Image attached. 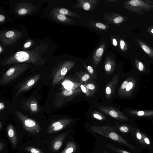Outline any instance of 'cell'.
I'll return each instance as SVG.
<instances>
[{
  "label": "cell",
  "mask_w": 153,
  "mask_h": 153,
  "mask_svg": "<svg viewBox=\"0 0 153 153\" xmlns=\"http://www.w3.org/2000/svg\"><path fill=\"white\" fill-rule=\"evenodd\" d=\"M53 9L58 13L64 15H67L72 17L79 18L81 16L76 13L72 12L67 9L61 7H56Z\"/></svg>",
  "instance_id": "obj_17"
},
{
  "label": "cell",
  "mask_w": 153,
  "mask_h": 153,
  "mask_svg": "<svg viewBox=\"0 0 153 153\" xmlns=\"http://www.w3.org/2000/svg\"><path fill=\"white\" fill-rule=\"evenodd\" d=\"M137 66L138 69L140 71H142L144 68V65L143 63L140 62H138Z\"/></svg>",
  "instance_id": "obj_33"
},
{
  "label": "cell",
  "mask_w": 153,
  "mask_h": 153,
  "mask_svg": "<svg viewBox=\"0 0 153 153\" xmlns=\"http://www.w3.org/2000/svg\"><path fill=\"white\" fill-rule=\"evenodd\" d=\"M8 137L12 145L16 146L18 143V136L16 133L11 124H9L7 127Z\"/></svg>",
  "instance_id": "obj_14"
},
{
  "label": "cell",
  "mask_w": 153,
  "mask_h": 153,
  "mask_svg": "<svg viewBox=\"0 0 153 153\" xmlns=\"http://www.w3.org/2000/svg\"><path fill=\"white\" fill-rule=\"evenodd\" d=\"M105 69L107 71H109L111 69V65L109 62H108L105 66Z\"/></svg>",
  "instance_id": "obj_37"
},
{
  "label": "cell",
  "mask_w": 153,
  "mask_h": 153,
  "mask_svg": "<svg viewBox=\"0 0 153 153\" xmlns=\"http://www.w3.org/2000/svg\"><path fill=\"white\" fill-rule=\"evenodd\" d=\"M3 49L1 45H0V53H1L3 52Z\"/></svg>",
  "instance_id": "obj_49"
},
{
  "label": "cell",
  "mask_w": 153,
  "mask_h": 153,
  "mask_svg": "<svg viewBox=\"0 0 153 153\" xmlns=\"http://www.w3.org/2000/svg\"><path fill=\"white\" fill-rule=\"evenodd\" d=\"M97 1L94 0H79L77 1V3L74 7L82 9L86 11L91 10L94 7V5H96L97 3Z\"/></svg>",
  "instance_id": "obj_13"
},
{
  "label": "cell",
  "mask_w": 153,
  "mask_h": 153,
  "mask_svg": "<svg viewBox=\"0 0 153 153\" xmlns=\"http://www.w3.org/2000/svg\"><path fill=\"white\" fill-rule=\"evenodd\" d=\"M107 146L110 149L118 153H131L124 150L118 148L110 144H108Z\"/></svg>",
  "instance_id": "obj_22"
},
{
  "label": "cell",
  "mask_w": 153,
  "mask_h": 153,
  "mask_svg": "<svg viewBox=\"0 0 153 153\" xmlns=\"http://www.w3.org/2000/svg\"><path fill=\"white\" fill-rule=\"evenodd\" d=\"M105 44L102 43L96 49L93 54V59L96 64L99 63L100 61L105 48Z\"/></svg>",
  "instance_id": "obj_16"
},
{
  "label": "cell",
  "mask_w": 153,
  "mask_h": 153,
  "mask_svg": "<svg viewBox=\"0 0 153 153\" xmlns=\"http://www.w3.org/2000/svg\"><path fill=\"white\" fill-rule=\"evenodd\" d=\"M29 67V65L26 63L13 65L4 73L0 79V85H4L9 83L25 71Z\"/></svg>",
  "instance_id": "obj_4"
},
{
  "label": "cell",
  "mask_w": 153,
  "mask_h": 153,
  "mask_svg": "<svg viewBox=\"0 0 153 153\" xmlns=\"http://www.w3.org/2000/svg\"><path fill=\"white\" fill-rule=\"evenodd\" d=\"M87 69L88 72L91 74H92L94 72L93 68L90 66H88L87 67Z\"/></svg>",
  "instance_id": "obj_41"
},
{
  "label": "cell",
  "mask_w": 153,
  "mask_h": 153,
  "mask_svg": "<svg viewBox=\"0 0 153 153\" xmlns=\"http://www.w3.org/2000/svg\"><path fill=\"white\" fill-rule=\"evenodd\" d=\"M119 0H107L106 1L107 2H116V1H117Z\"/></svg>",
  "instance_id": "obj_50"
},
{
  "label": "cell",
  "mask_w": 153,
  "mask_h": 153,
  "mask_svg": "<svg viewBox=\"0 0 153 153\" xmlns=\"http://www.w3.org/2000/svg\"><path fill=\"white\" fill-rule=\"evenodd\" d=\"M133 87V83L132 82H128L127 84L126 88V91H129L131 90Z\"/></svg>",
  "instance_id": "obj_34"
},
{
  "label": "cell",
  "mask_w": 153,
  "mask_h": 153,
  "mask_svg": "<svg viewBox=\"0 0 153 153\" xmlns=\"http://www.w3.org/2000/svg\"><path fill=\"white\" fill-rule=\"evenodd\" d=\"M73 93V91L71 89H66L63 91L62 92L63 95L68 96L71 95Z\"/></svg>",
  "instance_id": "obj_30"
},
{
  "label": "cell",
  "mask_w": 153,
  "mask_h": 153,
  "mask_svg": "<svg viewBox=\"0 0 153 153\" xmlns=\"http://www.w3.org/2000/svg\"><path fill=\"white\" fill-rule=\"evenodd\" d=\"M93 25H95V27L99 29L103 30H107V26L104 24L100 22H96L95 24H93Z\"/></svg>",
  "instance_id": "obj_26"
},
{
  "label": "cell",
  "mask_w": 153,
  "mask_h": 153,
  "mask_svg": "<svg viewBox=\"0 0 153 153\" xmlns=\"http://www.w3.org/2000/svg\"><path fill=\"white\" fill-rule=\"evenodd\" d=\"M5 16L1 14H0V23L3 22L5 20Z\"/></svg>",
  "instance_id": "obj_39"
},
{
  "label": "cell",
  "mask_w": 153,
  "mask_h": 153,
  "mask_svg": "<svg viewBox=\"0 0 153 153\" xmlns=\"http://www.w3.org/2000/svg\"><path fill=\"white\" fill-rule=\"evenodd\" d=\"M120 49L122 51H127V48L126 43L125 41L123 39H121L120 40Z\"/></svg>",
  "instance_id": "obj_28"
},
{
  "label": "cell",
  "mask_w": 153,
  "mask_h": 153,
  "mask_svg": "<svg viewBox=\"0 0 153 153\" xmlns=\"http://www.w3.org/2000/svg\"><path fill=\"white\" fill-rule=\"evenodd\" d=\"M109 115L112 117L116 118L118 116L117 113L114 110H111L109 112Z\"/></svg>",
  "instance_id": "obj_32"
},
{
  "label": "cell",
  "mask_w": 153,
  "mask_h": 153,
  "mask_svg": "<svg viewBox=\"0 0 153 153\" xmlns=\"http://www.w3.org/2000/svg\"><path fill=\"white\" fill-rule=\"evenodd\" d=\"M4 147V143L1 142L0 143V152H1L3 149Z\"/></svg>",
  "instance_id": "obj_44"
},
{
  "label": "cell",
  "mask_w": 153,
  "mask_h": 153,
  "mask_svg": "<svg viewBox=\"0 0 153 153\" xmlns=\"http://www.w3.org/2000/svg\"><path fill=\"white\" fill-rule=\"evenodd\" d=\"M146 146H150L151 145V143L150 140L148 137L143 133L140 131Z\"/></svg>",
  "instance_id": "obj_25"
},
{
  "label": "cell",
  "mask_w": 153,
  "mask_h": 153,
  "mask_svg": "<svg viewBox=\"0 0 153 153\" xmlns=\"http://www.w3.org/2000/svg\"><path fill=\"white\" fill-rule=\"evenodd\" d=\"M70 122V121L67 122L52 128L51 129L48 130V133L49 134L56 132L63 129L68 125Z\"/></svg>",
  "instance_id": "obj_20"
},
{
  "label": "cell",
  "mask_w": 153,
  "mask_h": 153,
  "mask_svg": "<svg viewBox=\"0 0 153 153\" xmlns=\"http://www.w3.org/2000/svg\"><path fill=\"white\" fill-rule=\"evenodd\" d=\"M82 90V91L86 93V90L85 88L82 85H81L80 86Z\"/></svg>",
  "instance_id": "obj_48"
},
{
  "label": "cell",
  "mask_w": 153,
  "mask_h": 153,
  "mask_svg": "<svg viewBox=\"0 0 153 153\" xmlns=\"http://www.w3.org/2000/svg\"><path fill=\"white\" fill-rule=\"evenodd\" d=\"M146 30L151 35L153 36V26H150L148 27L147 28Z\"/></svg>",
  "instance_id": "obj_35"
},
{
  "label": "cell",
  "mask_w": 153,
  "mask_h": 153,
  "mask_svg": "<svg viewBox=\"0 0 153 153\" xmlns=\"http://www.w3.org/2000/svg\"><path fill=\"white\" fill-rule=\"evenodd\" d=\"M128 81L127 80H125V81L121 85V88L122 89H124L125 88H126V86L127 85V84L128 83Z\"/></svg>",
  "instance_id": "obj_38"
},
{
  "label": "cell",
  "mask_w": 153,
  "mask_h": 153,
  "mask_svg": "<svg viewBox=\"0 0 153 153\" xmlns=\"http://www.w3.org/2000/svg\"><path fill=\"white\" fill-rule=\"evenodd\" d=\"M68 134V132H66L61 134L53 138L51 143V150L54 152L58 151L62 146L63 141Z\"/></svg>",
  "instance_id": "obj_11"
},
{
  "label": "cell",
  "mask_w": 153,
  "mask_h": 153,
  "mask_svg": "<svg viewBox=\"0 0 153 153\" xmlns=\"http://www.w3.org/2000/svg\"><path fill=\"white\" fill-rule=\"evenodd\" d=\"M119 130L124 133H128L130 131L129 128L127 126H121L118 128Z\"/></svg>",
  "instance_id": "obj_29"
},
{
  "label": "cell",
  "mask_w": 153,
  "mask_h": 153,
  "mask_svg": "<svg viewBox=\"0 0 153 153\" xmlns=\"http://www.w3.org/2000/svg\"><path fill=\"white\" fill-rule=\"evenodd\" d=\"M91 129L95 133L110 138L118 143L124 144L132 149H134L133 146L129 143L114 129L109 126H91Z\"/></svg>",
  "instance_id": "obj_3"
},
{
  "label": "cell",
  "mask_w": 153,
  "mask_h": 153,
  "mask_svg": "<svg viewBox=\"0 0 153 153\" xmlns=\"http://www.w3.org/2000/svg\"><path fill=\"white\" fill-rule=\"evenodd\" d=\"M65 88L66 89H71L73 86V83L69 80H65L63 83Z\"/></svg>",
  "instance_id": "obj_27"
},
{
  "label": "cell",
  "mask_w": 153,
  "mask_h": 153,
  "mask_svg": "<svg viewBox=\"0 0 153 153\" xmlns=\"http://www.w3.org/2000/svg\"><path fill=\"white\" fill-rule=\"evenodd\" d=\"M50 15L55 21L62 23L73 24L74 22L66 16L60 14L53 9L50 12Z\"/></svg>",
  "instance_id": "obj_12"
},
{
  "label": "cell",
  "mask_w": 153,
  "mask_h": 153,
  "mask_svg": "<svg viewBox=\"0 0 153 153\" xmlns=\"http://www.w3.org/2000/svg\"><path fill=\"white\" fill-rule=\"evenodd\" d=\"M105 91L107 94H110L111 92V89L110 88L108 87H106L105 89Z\"/></svg>",
  "instance_id": "obj_43"
},
{
  "label": "cell",
  "mask_w": 153,
  "mask_h": 153,
  "mask_svg": "<svg viewBox=\"0 0 153 153\" xmlns=\"http://www.w3.org/2000/svg\"><path fill=\"white\" fill-rule=\"evenodd\" d=\"M15 114L21 122L25 129L30 134L35 135L42 130L39 124L36 121L18 111H16Z\"/></svg>",
  "instance_id": "obj_6"
},
{
  "label": "cell",
  "mask_w": 153,
  "mask_h": 153,
  "mask_svg": "<svg viewBox=\"0 0 153 153\" xmlns=\"http://www.w3.org/2000/svg\"><path fill=\"white\" fill-rule=\"evenodd\" d=\"M123 4L126 9L140 15L153 9V0H131L125 1Z\"/></svg>",
  "instance_id": "obj_2"
},
{
  "label": "cell",
  "mask_w": 153,
  "mask_h": 153,
  "mask_svg": "<svg viewBox=\"0 0 153 153\" xmlns=\"http://www.w3.org/2000/svg\"><path fill=\"white\" fill-rule=\"evenodd\" d=\"M90 77V76L89 75L87 74H86L84 75L82 77L81 79L82 81L85 82L88 80L89 78Z\"/></svg>",
  "instance_id": "obj_36"
},
{
  "label": "cell",
  "mask_w": 153,
  "mask_h": 153,
  "mask_svg": "<svg viewBox=\"0 0 153 153\" xmlns=\"http://www.w3.org/2000/svg\"><path fill=\"white\" fill-rule=\"evenodd\" d=\"M113 44L114 46H116L117 45V42L116 39L115 38L113 39Z\"/></svg>",
  "instance_id": "obj_47"
},
{
  "label": "cell",
  "mask_w": 153,
  "mask_h": 153,
  "mask_svg": "<svg viewBox=\"0 0 153 153\" xmlns=\"http://www.w3.org/2000/svg\"><path fill=\"white\" fill-rule=\"evenodd\" d=\"M144 112L143 111H138L137 113V114L138 116H142L144 115Z\"/></svg>",
  "instance_id": "obj_46"
},
{
  "label": "cell",
  "mask_w": 153,
  "mask_h": 153,
  "mask_svg": "<svg viewBox=\"0 0 153 153\" xmlns=\"http://www.w3.org/2000/svg\"><path fill=\"white\" fill-rule=\"evenodd\" d=\"M22 106L25 110L28 111L32 114L38 113L40 110V108L36 99L34 97H31L22 102Z\"/></svg>",
  "instance_id": "obj_9"
},
{
  "label": "cell",
  "mask_w": 153,
  "mask_h": 153,
  "mask_svg": "<svg viewBox=\"0 0 153 153\" xmlns=\"http://www.w3.org/2000/svg\"><path fill=\"white\" fill-rule=\"evenodd\" d=\"M93 117L94 118L99 120H101L102 119L101 116L96 114H94L93 115Z\"/></svg>",
  "instance_id": "obj_40"
},
{
  "label": "cell",
  "mask_w": 153,
  "mask_h": 153,
  "mask_svg": "<svg viewBox=\"0 0 153 153\" xmlns=\"http://www.w3.org/2000/svg\"><path fill=\"white\" fill-rule=\"evenodd\" d=\"M40 76V74L31 76L20 83L17 87L14 100H15L21 93L31 88L39 80Z\"/></svg>",
  "instance_id": "obj_8"
},
{
  "label": "cell",
  "mask_w": 153,
  "mask_h": 153,
  "mask_svg": "<svg viewBox=\"0 0 153 153\" xmlns=\"http://www.w3.org/2000/svg\"><path fill=\"white\" fill-rule=\"evenodd\" d=\"M77 149L76 143L73 141L68 142L64 149L60 153H75Z\"/></svg>",
  "instance_id": "obj_19"
},
{
  "label": "cell",
  "mask_w": 153,
  "mask_h": 153,
  "mask_svg": "<svg viewBox=\"0 0 153 153\" xmlns=\"http://www.w3.org/2000/svg\"><path fill=\"white\" fill-rule=\"evenodd\" d=\"M25 149L30 153H44L40 149L33 147H27Z\"/></svg>",
  "instance_id": "obj_23"
},
{
  "label": "cell",
  "mask_w": 153,
  "mask_h": 153,
  "mask_svg": "<svg viewBox=\"0 0 153 153\" xmlns=\"http://www.w3.org/2000/svg\"><path fill=\"white\" fill-rule=\"evenodd\" d=\"M87 87L89 89L93 90L95 88V86L93 84H89L87 85Z\"/></svg>",
  "instance_id": "obj_42"
},
{
  "label": "cell",
  "mask_w": 153,
  "mask_h": 153,
  "mask_svg": "<svg viewBox=\"0 0 153 153\" xmlns=\"http://www.w3.org/2000/svg\"><path fill=\"white\" fill-rule=\"evenodd\" d=\"M45 59L36 51H21L14 53L2 62V65L19 63H30L36 65L41 66L46 63Z\"/></svg>",
  "instance_id": "obj_1"
},
{
  "label": "cell",
  "mask_w": 153,
  "mask_h": 153,
  "mask_svg": "<svg viewBox=\"0 0 153 153\" xmlns=\"http://www.w3.org/2000/svg\"><path fill=\"white\" fill-rule=\"evenodd\" d=\"M70 121V120L68 119H64L55 121L50 124L48 127V130L51 129Z\"/></svg>",
  "instance_id": "obj_21"
},
{
  "label": "cell",
  "mask_w": 153,
  "mask_h": 153,
  "mask_svg": "<svg viewBox=\"0 0 153 153\" xmlns=\"http://www.w3.org/2000/svg\"><path fill=\"white\" fill-rule=\"evenodd\" d=\"M74 62L71 60L64 61L59 63L53 69L49 77L52 78V85L55 87L62 79L69 70L73 66Z\"/></svg>",
  "instance_id": "obj_5"
},
{
  "label": "cell",
  "mask_w": 153,
  "mask_h": 153,
  "mask_svg": "<svg viewBox=\"0 0 153 153\" xmlns=\"http://www.w3.org/2000/svg\"><path fill=\"white\" fill-rule=\"evenodd\" d=\"M22 33L20 31L9 30L1 31L0 41L4 46L10 45L15 43L22 36Z\"/></svg>",
  "instance_id": "obj_7"
},
{
  "label": "cell",
  "mask_w": 153,
  "mask_h": 153,
  "mask_svg": "<svg viewBox=\"0 0 153 153\" xmlns=\"http://www.w3.org/2000/svg\"><path fill=\"white\" fill-rule=\"evenodd\" d=\"M33 43L32 40H30L27 41L23 45V48L27 49L29 48L32 45Z\"/></svg>",
  "instance_id": "obj_31"
},
{
  "label": "cell",
  "mask_w": 153,
  "mask_h": 153,
  "mask_svg": "<svg viewBox=\"0 0 153 153\" xmlns=\"http://www.w3.org/2000/svg\"><path fill=\"white\" fill-rule=\"evenodd\" d=\"M2 128V124L1 122H0V130H1Z\"/></svg>",
  "instance_id": "obj_51"
},
{
  "label": "cell",
  "mask_w": 153,
  "mask_h": 153,
  "mask_svg": "<svg viewBox=\"0 0 153 153\" xmlns=\"http://www.w3.org/2000/svg\"><path fill=\"white\" fill-rule=\"evenodd\" d=\"M36 7L28 2H21L18 3L15 8V11L20 16H24L29 14L33 11Z\"/></svg>",
  "instance_id": "obj_10"
},
{
  "label": "cell",
  "mask_w": 153,
  "mask_h": 153,
  "mask_svg": "<svg viewBox=\"0 0 153 153\" xmlns=\"http://www.w3.org/2000/svg\"><path fill=\"white\" fill-rule=\"evenodd\" d=\"M103 153H110L109 152L106 151H104L103 152Z\"/></svg>",
  "instance_id": "obj_52"
},
{
  "label": "cell",
  "mask_w": 153,
  "mask_h": 153,
  "mask_svg": "<svg viewBox=\"0 0 153 153\" xmlns=\"http://www.w3.org/2000/svg\"><path fill=\"white\" fill-rule=\"evenodd\" d=\"M140 47L150 57L153 58V49L146 43L139 39H137Z\"/></svg>",
  "instance_id": "obj_18"
},
{
  "label": "cell",
  "mask_w": 153,
  "mask_h": 153,
  "mask_svg": "<svg viewBox=\"0 0 153 153\" xmlns=\"http://www.w3.org/2000/svg\"><path fill=\"white\" fill-rule=\"evenodd\" d=\"M4 103L2 102H1L0 103V110L1 111L4 108Z\"/></svg>",
  "instance_id": "obj_45"
},
{
  "label": "cell",
  "mask_w": 153,
  "mask_h": 153,
  "mask_svg": "<svg viewBox=\"0 0 153 153\" xmlns=\"http://www.w3.org/2000/svg\"><path fill=\"white\" fill-rule=\"evenodd\" d=\"M113 13V15L114 18L107 15L104 19L105 21L110 24L116 25L121 24L126 20V19L124 16L118 14Z\"/></svg>",
  "instance_id": "obj_15"
},
{
  "label": "cell",
  "mask_w": 153,
  "mask_h": 153,
  "mask_svg": "<svg viewBox=\"0 0 153 153\" xmlns=\"http://www.w3.org/2000/svg\"><path fill=\"white\" fill-rule=\"evenodd\" d=\"M135 136L137 140L143 146H146V145L144 142L142 136L139 130L137 129L136 130L135 133Z\"/></svg>",
  "instance_id": "obj_24"
}]
</instances>
